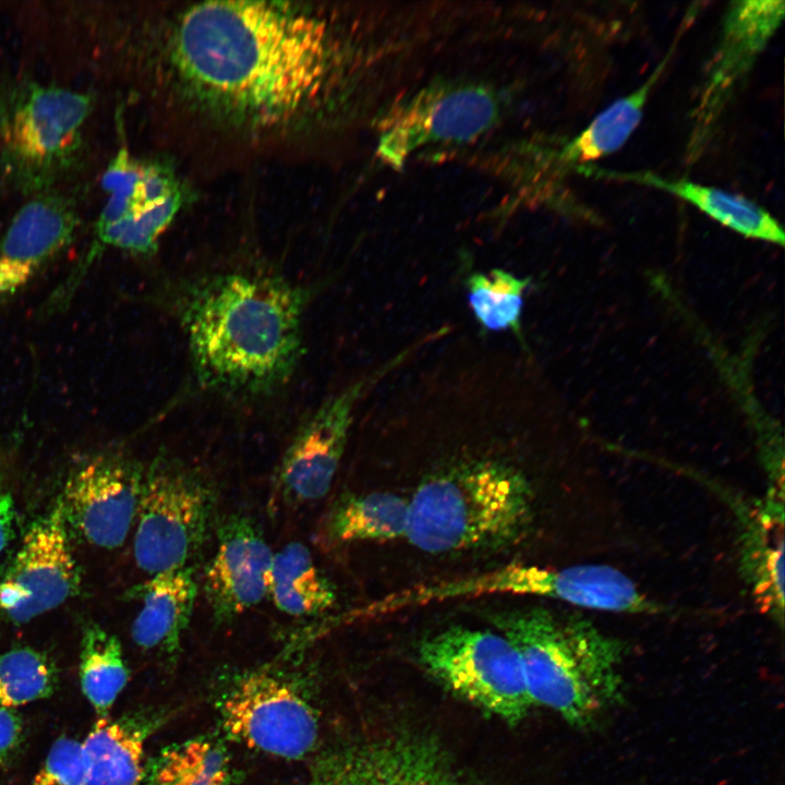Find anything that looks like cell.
Segmentation results:
<instances>
[{"label": "cell", "mask_w": 785, "mask_h": 785, "mask_svg": "<svg viewBox=\"0 0 785 785\" xmlns=\"http://www.w3.org/2000/svg\"><path fill=\"white\" fill-rule=\"evenodd\" d=\"M174 59L210 104L262 126L313 108L330 61L321 21L291 3L259 1L203 2L185 11Z\"/></svg>", "instance_id": "cell-1"}, {"label": "cell", "mask_w": 785, "mask_h": 785, "mask_svg": "<svg viewBox=\"0 0 785 785\" xmlns=\"http://www.w3.org/2000/svg\"><path fill=\"white\" fill-rule=\"evenodd\" d=\"M309 297L303 287L259 273H214L184 283L176 314L198 384L242 398L287 384L304 351Z\"/></svg>", "instance_id": "cell-2"}, {"label": "cell", "mask_w": 785, "mask_h": 785, "mask_svg": "<svg viewBox=\"0 0 785 785\" xmlns=\"http://www.w3.org/2000/svg\"><path fill=\"white\" fill-rule=\"evenodd\" d=\"M516 648L532 704L546 706L576 727H590L624 699L626 645L578 615L542 607L492 616Z\"/></svg>", "instance_id": "cell-3"}, {"label": "cell", "mask_w": 785, "mask_h": 785, "mask_svg": "<svg viewBox=\"0 0 785 785\" xmlns=\"http://www.w3.org/2000/svg\"><path fill=\"white\" fill-rule=\"evenodd\" d=\"M532 502L528 480L512 464L461 460L419 485L409 499L406 539L430 554L504 547L529 529Z\"/></svg>", "instance_id": "cell-4"}, {"label": "cell", "mask_w": 785, "mask_h": 785, "mask_svg": "<svg viewBox=\"0 0 785 785\" xmlns=\"http://www.w3.org/2000/svg\"><path fill=\"white\" fill-rule=\"evenodd\" d=\"M214 506V491L198 471L158 455L143 473L133 540L137 567L153 576L189 566L206 541Z\"/></svg>", "instance_id": "cell-5"}, {"label": "cell", "mask_w": 785, "mask_h": 785, "mask_svg": "<svg viewBox=\"0 0 785 785\" xmlns=\"http://www.w3.org/2000/svg\"><path fill=\"white\" fill-rule=\"evenodd\" d=\"M419 659L444 686L507 724L520 723L533 705L520 656L502 633L450 627L424 639Z\"/></svg>", "instance_id": "cell-6"}, {"label": "cell", "mask_w": 785, "mask_h": 785, "mask_svg": "<svg viewBox=\"0 0 785 785\" xmlns=\"http://www.w3.org/2000/svg\"><path fill=\"white\" fill-rule=\"evenodd\" d=\"M483 593L530 594L608 612L656 613L660 606L647 597L626 575L604 565L563 569L514 565L422 588L406 602H424Z\"/></svg>", "instance_id": "cell-7"}, {"label": "cell", "mask_w": 785, "mask_h": 785, "mask_svg": "<svg viewBox=\"0 0 785 785\" xmlns=\"http://www.w3.org/2000/svg\"><path fill=\"white\" fill-rule=\"evenodd\" d=\"M219 709L227 735L252 749L297 760L316 745L318 722L312 705L274 672L261 669L241 677Z\"/></svg>", "instance_id": "cell-8"}, {"label": "cell", "mask_w": 785, "mask_h": 785, "mask_svg": "<svg viewBox=\"0 0 785 785\" xmlns=\"http://www.w3.org/2000/svg\"><path fill=\"white\" fill-rule=\"evenodd\" d=\"M102 183L110 196L98 219L96 238L84 255L86 262L94 264L107 246L153 254L182 204L173 176L158 166L136 164L121 153Z\"/></svg>", "instance_id": "cell-9"}, {"label": "cell", "mask_w": 785, "mask_h": 785, "mask_svg": "<svg viewBox=\"0 0 785 785\" xmlns=\"http://www.w3.org/2000/svg\"><path fill=\"white\" fill-rule=\"evenodd\" d=\"M80 573L60 500L32 523L0 579V611L14 624L51 612L77 592Z\"/></svg>", "instance_id": "cell-10"}, {"label": "cell", "mask_w": 785, "mask_h": 785, "mask_svg": "<svg viewBox=\"0 0 785 785\" xmlns=\"http://www.w3.org/2000/svg\"><path fill=\"white\" fill-rule=\"evenodd\" d=\"M413 351L408 349L339 392L331 395L304 421L279 468L283 496L293 503L324 497L345 454L358 402Z\"/></svg>", "instance_id": "cell-11"}, {"label": "cell", "mask_w": 785, "mask_h": 785, "mask_svg": "<svg viewBox=\"0 0 785 785\" xmlns=\"http://www.w3.org/2000/svg\"><path fill=\"white\" fill-rule=\"evenodd\" d=\"M307 785H481L435 740L416 733L367 739L325 758Z\"/></svg>", "instance_id": "cell-12"}, {"label": "cell", "mask_w": 785, "mask_h": 785, "mask_svg": "<svg viewBox=\"0 0 785 785\" xmlns=\"http://www.w3.org/2000/svg\"><path fill=\"white\" fill-rule=\"evenodd\" d=\"M784 12L783 1L744 0L730 3L692 114L687 147L689 161L696 160L704 149L735 89L781 25Z\"/></svg>", "instance_id": "cell-13"}, {"label": "cell", "mask_w": 785, "mask_h": 785, "mask_svg": "<svg viewBox=\"0 0 785 785\" xmlns=\"http://www.w3.org/2000/svg\"><path fill=\"white\" fill-rule=\"evenodd\" d=\"M143 473L120 450L87 458L71 473L59 499L69 526L94 546H121L135 522Z\"/></svg>", "instance_id": "cell-14"}, {"label": "cell", "mask_w": 785, "mask_h": 785, "mask_svg": "<svg viewBox=\"0 0 785 785\" xmlns=\"http://www.w3.org/2000/svg\"><path fill=\"white\" fill-rule=\"evenodd\" d=\"M218 546L204 573L216 623H229L269 593L274 553L253 520L231 515L219 523Z\"/></svg>", "instance_id": "cell-15"}, {"label": "cell", "mask_w": 785, "mask_h": 785, "mask_svg": "<svg viewBox=\"0 0 785 785\" xmlns=\"http://www.w3.org/2000/svg\"><path fill=\"white\" fill-rule=\"evenodd\" d=\"M76 219L62 201L23 206L0 241V309L19 297L72 241Z\"/></svg>", "instance_id": "cell-16"}, {"label": "cell", "mask_w": 785, "mask_h": 785, "mask_svg": "<svg viewBox=\"0 0 785 785\" xmlns=\"http://www.w3.org/2000/svg\"><path fill=\"white\" fill-rule=\"evenodd\" d=\"M88 108V98L78 93L55 87L34 89L12 117V152L29 165L51 162L72 147Z\"/></svg>", "instance_id": "cell-17"}, {"label": "cell", "mask_w": 785, "mask_h": 785, "mask_svg": "<svg viewBox=\"0 0 785 785\" xmlns=\"http://www.w3.org/2000/svg\"><path fill=\"white\" fill-rule=\"evenodd\" d=\"M495 114L492 98L480 89H462L412 107L389 131L381 152L400 162L419 140H469L485 130Z\"/></svg>", "instance_id": "cell-18"}, {"label": "cell", "mask_w": 785, "mask_h": 785, "mask_svg": "<svg viewBox=\"0 0 785 785\" xmlns=\"http://www.w3.org/2000/svg\"><path fill=\"white\" fill-rule=\"evenodd\" d=\"M135 593L142 607L131 626L132 640L143 650L176 655L197 595L192 566L155 573Z\"/></svg>", "instance_id": "cell-19"}, {"label": "cell", "mask_w": 785, "mask_h": 785, "mask_svg": "<svg viewBox=\"0 0 785 785\" xmlns=\"http://www.w3.org/2000/svg\"><path fill=\"white\" fill-rule=\"evenodd\" d=\"M158 724L143 712L97 718L82 742L83 785H141L145 741Z\"/></svg>", "instance_id": "cell-20"}, {"label": "cell", "mask_w": 785, "mask_h": 785, "mask_svg": "<svg viewBox=\"0 0 785 785\" xmlns=\"http://www.w3.org/2000/svg\"><path fill=\"white\" fill-rule=\"evenodd\" d=\"M579 171L663 190L692 204L710 218L744 237L784 245V231L777 220L764 208L744 196L685 179L660 177L648 171L617 172L592 167H582Z\"/></svg>", "instance_id": "cell-21"}, {"label": "cell", "mask_w": 785, "mask_h": 785, "mask_svg": "<svg viewBox=\"0 0 785 785\" xmlns=\"http://www.w3.org/2000/svg\"><path fill=\"white\" fill-rule=\"evenodd\" d=\"M409 500L388 492L342 497L331 509L325 534L331 543L391 541L406 538Z\"/></svg>", "instance_id": "cell-22"}, {"label": "cell", "mask_w": 785, "mask_h": 785, "mask_svg": "<svg viewBox=\"0 0 785 785\" xmlns=\"http://www.w3.org/2000/svg\"><path fill=\"white\" fill-rule=\"evenodd\" d=\"M674 47L642 85L606 107L565 147V161L587 164L616 152L627 142L641 121L649 95L665 70Z\"/></svg>", "instance_id": "cell-23"}, {"label": "cell", "mask_w": 785, "mask_h": 785, "mask_svg": "<svg viewBox=\"0 0 785 785\" xmlns=\"http://www.w3.org/2000/svg\"><path fill=\"white\" fill-rule=\"evenodd\" d=\"M268 594L279 611L297 617L322 614L336 602L333 584L299 542L274 554Z\"/></svg>", "instance_id": "cell-24"}, {"label": "cell", "mask_w": 785, "mask_h": 785, "mask_svg": "<svg viewBox=\"0 0 785 785\" xmlns=\"http://www.w3.org/2000/svg\"><path fill=\"white\" fill-rule=\"evenodd\" d=\"M783 506L773 500L761 508L747 528L744 568L760 603L783 618L784 536Z\"/></svg>", "instance_id": "cell-25"}, {"label": "cell", "mask_w": 785, "mask_h": 785, "mask_svg": "<svg viewBox=\"0 0 785 785\" xmlns=\"http://www.w3.org/2000/svg\"><path fill=\"white\" fill-rule=\"evenodd\" d=\"M78 676L81 690L98 718L109 717L130 674L119 639L98 624L83 630Z\"/></svg>", "instance_id": "cell-26"}, {"label": "cell", "mask_w": 785, "mask_h": 785, "mask_svg": "<svg viewBox=\"0 0 785 785\" xmlns=\"http://www.w3.org/2000/svg\"><path fill=\"white\" fill-rule=\"evenodd\" d=\"M229 759L210 738L171 745L144 766L141 785H227Z\"/></svg>", "instance_id": "cell-27"}, {"label": "cell", "mask_w": 785, "mask_h": 785, "mask_svg": "<svg viewBox=\"0 0 785 785\" xmlns=\"http://www.w3.org/2000/svg\"><path fill=\"white\" fill-rule=\"evenodd\" d=\"M529 278L495 268L472 273L466 281L469 307L483 330L520 334Z\"/></svg>", "instance_id": "cell-28"}, {"label": "cell", "mask_w": 785, "mask_h": 785, "mask_svg": "<svg viewBox=\"0 0 785 785\" xmlns=\"http://www.w3.org/2000/svg\"><path fill=\"white\" fill-rule=\"evenodd\" d=\"M56 665L43 652L13 648L0 655V705L20 706L52 696L58 688Z\"/></svg>", "instance_id": "cell-29"}, {"label": "cell", "mask_w": 785, "mask_h": 785, "mask_svg": "<svg viewBox=\"0 0 785 785\" xmlns=\"http://www.w3.org/2000/svg\"><path fill=\"white\" fill-rule=\"evenodd\" d=\"M84 756L82 742L70 737L58 738L31 785H83Z\"/></svg>", "instance_id": "cell-30"}, {"label": "cell", "mask_w": 785, "mask_h": 785, "mask_svg": "<svg viewBox=\"0 0 785 785\" xmlns=\"http://www.w3.org/2000/svg\"><path fill=\"white\" fill-rule=\"evenodd\" d=\"M24 740L22 717L11 708L0 705V766H9Z\"/></svg>", "instance_id": "cell-31"}, {"label": "cell", "mask_w": 785, "mask_h": 785, "mask_svg": "<svg viewBox=\"0 0 785 785\" xmlns=\"http://www.w3.org/2000/svg\"><path fill=\"white\" fill-rule=\"evenodd\" d=\"M3 458L0 450V555L14 536L16 508L12 492L7 482Z\"/></svg>", "instance_id": "cell-32"}]
</instances>
